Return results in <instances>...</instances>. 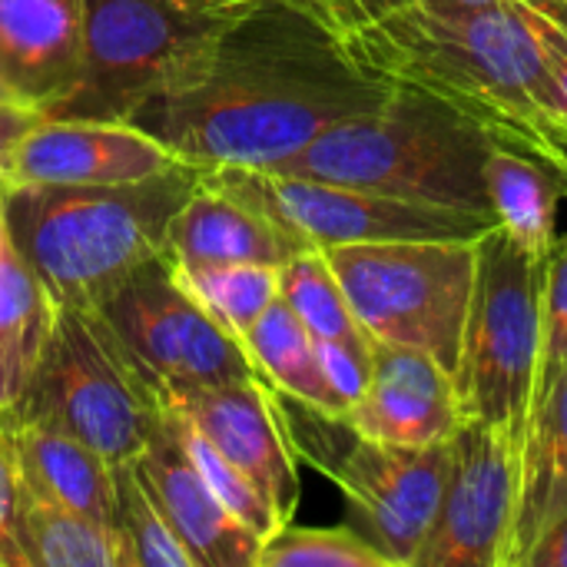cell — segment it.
I'll use <instances>...</instances> for the list:
<instances>
[{
	"label": "cell",
	"instance_id": "1",
	"mask_svg": "<svg viewBox=\"0 0 567 567\" xmlns=\"http://www.w3.org/2000/svg\"><path fill=\"white\" fill-rule=\"evenodd\" d=\"M346 33L289 0H256L216 40L196 80L133 113L183 163L272 169L392 93Z\"/></svg>",
	"mask_w": 567,
	"mask_h": 567
},
{
	"label": "cell",
	"instance_id": "2",
	"mask_svg": "<svg viewBox=\"0 0 567 567\" xmlns=\"http://www.w3.org/2000/svg\"><path fill=\"white\" fill-rule=\"evenodd\" d=\"M349 40L392 83L432 90L522 143L538 123L535 96L545 76L567 53V13L535 0L409 3L369 20Z\"/></svg>",
	"mask_w": 567,
	"mask_h": 567
},
{
	"label": "cell",
	"instance_id": "3",
	"mask_svg": "<svg viewBox=\"0 0 567 567\" xmlns=\"http://www.w3.org/2000/svg\"><path fill=\"white\" fill-rule=\"evenodd\" d=\"M203 169L116 186H13L0 193L17 252L56 309H100L136 269L166 252L173 216Z\"/></svg>",
	"mask_w": 567,
	"mask_h": 567
},
{
	"label": "cell",
	"instance_id": "4",
	"mask_svg": "<svg viewBox=\"0 0 567 567\" xmlns=\"http://www.w3.org/2000/svg\"><path fill=\"white\" fill-rule=\"evenodd\" d=\"M498 133L452 100L395 83L362 116L342 120L272 173L326 179L382 196L492 216L485 159Z\"/></svg>",
	"mask_w": 567,
	"mask_h": 567
},
{
	"label": "cell",
	"instance_id": "5",
	"mask_svg": "<svg viewBox=\"0 0 567 567\" xmlns=\"http://www.w3.org/2000/svg\"><path fill=\"white\" fill-rule=\"evenodd\" d=\"M163 412V385L100 309H56L37 369L3 415L63 432L120 465L146 452Z\"/></svg>",
	"mask_w": 567,
	"mask_h": 567
},
{
	"label": "cell",
	"instance_id": "6",
	"mask_svg": "<svg viewBox=\"0 0 567 567\" xmlns=\"http://www.w3.org/2000/svg\"><path fill=\"white\" fill-rule=\"evenodd\" d=\"M256 0H86L80 80L50 116L133 120L186 86L226 27Z\"/></svg>",
	"mask_w": 567,
	"mask_h": 567
},
{
	"label": "cell",
	"instance_id": "7",
	"mask_svg": "<svg viewBox=\"0 0 567 567\" xmlns=\"http://www.w3.org/2000/svg\"><path fill=\"white\" fill-rule=\"evenodd\" d=\"M272 399L296 458L342 492L346 525L379 548L392 567H415L445 495L452 439L425 449L392 445L362 435L346 415L276 389Z\"/></svg>",
	"mask_w": 567,
	"mask_h": 567
},
{
	"label": "cell",
	"instance_id": "8",
	"mask_svg": "<svg viewBox=\"0 0 567 567\" xmlns=\"http://www.w3.org/2000/svg\"><path fill=\"white\" fill-rule=\"evenodd\" d=\"M548 259L492 226L475 243V286L465 319L455 395L462 419L512 432L525 445L542 352Z\"/></svg>",
	"mask_w": 567,
	"mask_h": 567
},
{
	"label": "cell",
	"instance_id": "9",
	"mask_svg": "<svg viewBox=\"0 0 567 567\" xmlns=\"http://www.w3.org/2000/svg\"><path fill=\"white\" fill-rule=\"evenodd\" d=\"M478 239H392L322 249L362 332L432 355L455 375L475 286Z\"/></svg>",
	"mask_w": 567,
	"mask_h": 567
},
{
	"label": "cell",
	"instance_id": "10",
	"mask_svg": "<svg viewBox=\"0 0 567 567\" xmlns=\"http://www.w3.org/2000/svg\"><path fill=\"white\" fill-rule=\"evenodd\" d=\"M203 179L269 216L306 249L392 239H478L495 226L488 216L478 213L409 203L359 186L272 169L219 166L203 169Z\"/></svg>",
	"mask_w": 567,
	"mask_h": 567
},
{
	"label": "cell",
	"instance_id": "11",
	"mask_svg": "<svg viewBox=\"0 0 567 567\" xmlns=\"http://www.w3.org/2000/svg\"><path fill=\"white\" fill-rule=\"evenodd\" d=\"M100 312L163 392L259 379L246 346L176 282L163 256L136 269Z\"/></svg>",
	"mask_w": 567,
	"mask_h": 567
},
{
	"label": "cell",
	"instance_id": "12",
	"mask_svg": "<svg viewBox=\"0 0 567 567\" xmlns=\"http://www.w3.org/2000/svg\"><path fill=\"white\" fill-rule=\"evenodd\" d=\"M522 498V442L462 419L452 435L449 482L415 567H512Z\"/></svg>",
	"mask_w": 567,
	"mask_h": 567
},
{
	"label": "cell",
	"instance_id": "13",
	"mask_svg": "<svg viewBox=\"0 0 567 567\" xmlns=\"http://www.w3.org/2000/svg\"><path fill=\"white\" fill-rule=\"evenodd\" d=\"M183 159L169 146L136 123L43 113L17 143L3 189L140 183L169 173Z\"/></svg>",
	"mask_w": 567,
	"mask_h": 567
},
{
	"label": "cell",
	"instance_id": "14",
	"mask_svg": "<svg viewBox=\"0 0 567 567\" xmlns=\"http://www.w3.org/2000/svg\"><path fill=\"white\" fill-rule=\"evenodd\" d=\"M163 399L256 485L282 525L292 522L299 508V458L282 429L272 389L262 379L169 389Z\"/></svg>",
	"mask_w": 567,
	"mask_h": 567
},
{
	"label": "cell",
	"instance_id": "15",
	"mask_svg": "<svg viewBox=\"0 0 567 567\" xmlns=\"http://www.w3.org/2000/svg\"><path fill=\"white\" fill-rule=\"evenodd\" d=\"M346 419L369 439L425 449L462 425L455 375L432 355L372 342V382Z\"/></svg>",
	"mask_w": 567,
	"mask_h": 567
},
{
	"label": "cell",
	"instance_id": "16",
	"mask_svg": "<svg viewBox=\"0 0 567 567\" xmlns=\"http://www.w3.org/2000/svg\"><path fill=\"white\" fill-rule=\"evenodd\" d=\"M136 465L163 515L189 548L196 567H256L262 538L249 532L239 518H233L226 505L213 495V488L203 482L193 458L179 445L166 412L163 425L156 429Z\"/></svg>",
	"mask_w": 567,
	"mask_h": 567
},
{
	"label": "cell",
	"instance_id": "17",
	"mask_svg": "<svg viewBox=\"0 0 567 567\" xmlns=\"http://www.w3.org/2000/svg\"><path fill=\"white\" fill-rule=\"evenodd\" d=\"M86 0H0V73L13 93L53 113L80 80Z\"/></svg>",
	"mask_w": 567,
	"mask_h": 567
},
{
	"label": "cell",
	"instance_id": "18",
	"mask_svg": "<svg viewBox=\"0 0 567 567\" xmlns=\"http://www.w3.org/2000/svg\"><path fill=\"white\" fill-rule=\"evenodd\" d=\"M306 246L243 199L209 186L189 193L169 223L166 252L176 262H266L286 266Z\"/></svg>",
	"mask_w": 567,
	"mask_h": 567
},
{
	"label": "cell",
	"instance_id": "19",
	"mask_svg": "<svg viewBox=\"0 0 567 567\" xmlns=\"http://www.w3.org/2000/svg\"><path fill=\"white\" fill-rule=\"evenodd\" d=\"M7 419V415H3ZM20 485L116 528V465L90 445L30 422L7 419Z\"/></svg>",
	"mask_w": 567,
	"mask_h": 567
},
{
	"label": "cell",
	"instance_id": "20",
	"mask_svg": "<svg viewBox=\"0 0 567 567\" xmlns=\"http://www.w3.org/2000/svg\"><path fill=\"white\" fill-rule=\"evenodd\" d=\"M485 189L495 226L532 256L548 259L561 243L558 213L567 196L561 173L538 150L498 136L485 159Z\"/></svg>",
	"mask_w": 567,
	"mask_h": 567
},
{
	"label": "cell",
	"instance_id": "21",
	"mask_svg": "<svg viewBox=\"0 0 567 567\" xmlns=\"http://www.w3.org/2000/svg\"><path fill=\"white\" fill-rule=\"evenodd\" d=\"M561 515H567V372L525 432L512 567H522L535 542Z\"/></svg>",
	"mask_w": 567,
	"mask_h": 567
},
{
	"label": "cell",
	"instance_id": "22",
	"mask_svg": "<svg viewBox=\"0 0 567 567\" xmlns=\"http://www.w3.org/2000/svg\"><path fill=\"white\" fill-rule=\"evenodd\" d=\"M56 306L17 252L0 203V412H10L43 352Z\"/></svg>",
	"mask_w": 567,
	"mask_h": 567
},
{
	"label": "cell",
	"instance_id": "23",
	"mask_svg": "<svg viewBox=\"0 0 567 567\" xmlns=\"http://www.w3.org/2000/svg\"><path fill=\"white\" fill-rule=\"evenodd\" d=\"M17 532L27 567H130L116 528L23 485Z\"/></svg>",
	"mask_w": 567,
	"mask_h": 567
},
{
	"label": "cell",
	"instance_id": "24",
	"mask_svg": "<svg viewBox=\"0 0 567 567\" xmlns=\"http://www.w3.org/2000/svg\"><path fill=\"white\" fill-rule=\"evenodd\" d=\"M246 352L259 372V379L299 402H309L316 409L346 415V405L332 392V385L322 375L319 352H316V336L299 322V316L276 299L259 322L246 336Z\"/></svg>",
	"mask_w": 567,
	"mask_h": 567
},
{
	"label": "cell",
	"instance_id": "25",
	"mask_svg": "<svg viewBox=\"0 0 567 567\" xmlns=\"http://www.w3.org/2000/svg\"><path fill=\"white\" fill-rule=\"evenodd\" d=\"M176 282L239 342L279 299V269L266 262H176L163 256Z\"/></svg>",
	"mask_w": 567,
	"mask_h": 567
},
{
	"label": "cell",
	"instance_id": "26",
	"mask_svg": "<svg viewBox=\"0 0 567 567\" xmlns=\"http://www.w3.org/2000/svg\"><path fill=\"white\" fill-rule=\"evenodd\" d=\"M279 299L299 316V322L316 339H369L322 249H302L279 269Z\"/></svg>",
	"mask_w": 567,
	"mask_h": 567
},
{
	"label": "cell",
	"instance_id": "27",
	"mask_svg": "<svg viewBox=\"0 0 567 567\" xmlns=\"http://www.w3.org/2000/svg\"><path fill=\"white\" fill-rule=\"evenodd\" d=\"M116 532L130 567H196L136 462L116 465Z\"/></svg>",
	"mask_w": 567,
	"mask_h": 567
},
{
	"label": "cell",
	"instance_id": "28",
	"mask_svg": "<svg viewBox=\"0 0 567 567\" xmlns=\"http://www.w3.org/2000/svg\"><path fill=\"white\" fill-rule=\"evenodd\" d=\"M166 419H169V425H173V432H176V439H179V445L186 449V455L193 458V465H196V472L203 475V482L213 488V495L226 505V512L233 515V518H239L249 532H256L262 542L272 535V532H279L282 528V522L276 518V512L269 508V502L256 492V485L183 415V412H176L169 402H166Z\"/></svg>",
	"mask_w": 567,
	"mask_h": 567
},
{
	"label": "cell",
	"instance_id": "29",
	"mask_svg": "<svg viewBox=\"0 0 567 567\" xmlns=\"http://www.w3.org/2000/svg\"><path fill=\"white\" fill-rule=\"evenodd\" d=\"M256 567H392V561L352 525L302 528L289 522L262 542Z\"/></svg>",
	"mask_w": 567,
	"mask_h": 567
},
{
	"label": "cell",
	"instance_id": "30",
	"mask_svg": "<svg viewBox=\"0 0 567 567\" xmlns=\"http://www.w3.org/2000/svg\"><path fill=\"white\" fill-rule=\"evenodd\" d=\"M567 372V236L548 256V279H545V306H542V352L535 372V395L532 415L551 399L558 382ZM528 415V422H532Z\"/></svg>",
	"mask_w": 567,
	"mask_h": 567
},
{
	"label": "cell",
	"instance_id": "31",
	"mask_svg": "<svg viewBox=\"0 0 567 567\" xmlns=\"http://www.w3.org/2000/svg\"><path fill=\"white\" fill-rule=\"evenodd\" d=\"M316 352H319L326 382L332 385V392L349 412L372 382V342L369 339H359V342L316 339Z\"/></svg>",
	"mask_w": 567,
	"mask_h": 567
},
{
	"label": "cell",
	"instance_id": "32",
	"mask_svg": "<svg viewBox=\"0 0 567 567\" xmlns=\"http://www.w3.org/2000/svg\"><path fill=\"white\" fill-rule=\"evenodd\" d=\"M20 472L10 425L0 412V567H27L20 551Z\"/></svg>",
	"mask_w": 567,
	"mask_h": 567
},
{
	"label": "cell",
	"instance_id": "33",
	"mask_svg": "<svg viewBox=\"0 0 567 567\" xmlns=\"http://www.w3.org/2000/svg\"><path fill=\"white\" fill-rule=\"evenodd\" d=\"M43 116V110L27 106V103H10L0 100V189L7 183V169H10V156L17 150V143L27 136V130Z\"/></svg>",
	"mask_w": 567,
	"mask_h": 567
},
{
	"label": "cell",
	"instance_id": "34",
	"mask_svg": "<svg viewBox=\"0 0 567 567\" xmlns=\"http://www.w3.org/2000/svg\"><path fill=\"white\" fill-rule=\"evenodd\" d=\"M522 143L532 146V150H538L561 173V179H565L567 186V120H538L535 130Z\"/></svg>",
	"mask_w": 567,
	"mask_h": 567
},
{
	"label": "cell",
	"instance_id": "35",
	"mask_svg": "<svg viewBox=\"0 0 567 567\" xmlns=\"http://www.w3.org/2000/svg\"><path fill=\"white\" fill-rule=\"evenodd\" d=\"M289 3L309 10L312 17L326 20L329 27H336L346 37L355 33L359 27H365V17H362V10H359L355 0H289Z\"/></svg>",
	"mask_w": 567,
	"mask_h": 567
},
{
	"label": "cell",
	"instance_id": "36",
	"mask_svg": "<svg viewBox=\"0 0 567 567\" xmlns=\"http://www.w3.org/2000/svg\"><path fill=\"white\" fill-rule=\"evenodd\" d=\"M535 106H538V120H567V53L545 76V83L535 96Z\"/></svg>",
	"mask_w": 567,
	"mask_h": 567
},
{
	"label": "cell",
	"instance_id": "37",
	"mask_svg": "<svg viewBox=\"0 0 567 567\" xmlns=\"http://www.w3.org/2000/svg\"><path fill=\"white\" fill-rule=\"evenodd\" d=\"M522 567H567V515H561L525 555Z\"/></svg>",
	"mask_w": 567,
	"mask_h": 567
},
{
	"label": "cell",
	"instance_id": "38",
	"mask_svg": "<svg viewBox=\"0 0 567 567\" xmlns=\"http://www.w3.org/2000/svg\"><path fill=\"white\" fill-rule=\"evenodd\" d=\"M355 3H359L362 17H365V23H369V20H379V17H385V13L405 7L409 0H355Z\"/></svg>",
	"mask_w": 567,
	"mask_h": 567
},
{
	"label": "cell",
	"instance_id": "39",
	"mask_svg": "<svg viewBox=\"0 0 567 567\" xmlns=\"http://www.w3.org/2000/svg\"><path fill=\"white\" fill-rule=\"evenodd\" d=\"M0 100H10V103H23V100H20V96L13 93V86L7 83V76H3V73H0ZM27 106H30V103H27Z\"/></svg>",
	"mask_w": 567,
	"mask_h": 567
}]
</instances>
